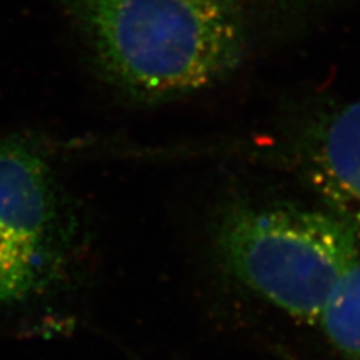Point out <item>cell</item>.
I'll return each instance as SVG.
<instances>
[{
	"mask_svg": "<svg viewBox=\"0 0 360 360\" xmlns=\"http://www.w3.org/2000/svg\"><path fill=\"white\" fill-rule=\"evenodd\" d=\"M59 193L37 146L0 140V305L37 295L60 276L71 225Z\"/></svg>",
	"mask_w": 360,
	"mask_h": 360,
	"instance_id": "277c9868",
	"label": "cell"
},
{
	"mask_svg": "<svg viewBox=\"0 0 360 360\" xmlns=\"http://www.w3.org/2000/svg\"><path fill=\"white\" fill-rule=\"evenodd\" d=\"M207 148L284 170L360 230V96L290 103L260 129Z\"/></svg>",
	"mask_w": 360,
	"mask_h": 360,
	"instance_id": "3957f363",
	"label": "cell"
},
{
	"mask_svg": "<svg viewBox=\"0 0 360 360\" xmlns=\"http://www.w3.org/2000/svg\"><path fill=\"white\" fill-rule=\"evenodd\" d=\"M58 2L105 82L148 105L227 82L348 6V0Z\"/></svg>",
	"mask_w": 360,
	"mask_h": 360,
	"instance_id": "6da1fadb",
	"label": "cell"
},
{
	"mask_svg": "<svg viewBox=\"0 0 360 360\" xmlns=\"http://www.w3.org/2000/svg\"><path fill=\"white\" fill-rule=\"evenodd\" d=\"M212 246L236 284L287 317L317 326L360 257V230L326 207L238 198L213 218Z\"/></svg>",
	"mask_w": 360,
	"mask_h": 360,
	"instance_id": "7a4b0ae2",
	"label": "cell"
},
{
	"mask_svg": "<svg viewBox=\"0 0 360 360\" xmlns=\"http://www.w3.org/2000/svg\"><path fill=\"white\" fill-rule=\"evenodd\" d=\"M317 328L344 360H360V257L335 287Z\"/></svg>",
	"mask_w": 360,
	"mask_h": 360,
	"instance_id": "5b68a950",
	"label": "cell"
}]
</instances>
